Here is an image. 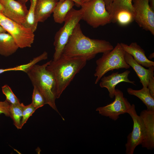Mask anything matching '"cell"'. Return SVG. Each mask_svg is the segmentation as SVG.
I'll list each match as a JSON object with an SVG mask.
<instances>
[{"label": "cell", "mask_w": 154, "mask_h": 154, "mask_svg": "<svg viewBox=\"0 0 154 154\" xmlns=\"http://www.w3.org/2000/svg\"><path fill=\"white\" fill-rule=\"evenodd\" d=\"M134 20L139 26L154 35V10L149 0H132Z\"/></svg>", "instance_id": "cell-9"}, {"label": "cell", "mask_w": 154, "mask_h": 154, "mask_svg": "<svg viewBox=\"0 0 154 154\" xmlns=\"http://www.w3.org/2000/svg\"><path fill=\"white\" fill-rule=\"evenodd\" d=\"M82 19L94 28L111 22V17L106 9L104 0H90L82 3Z\"/></svg>", "instance_id": "cell-6"}, {"label": "cell", "mask_w": 154, "mask_h": 154, "mask_svg": "<svg viewBox=\"0 0 154 154\" xmlns=\"http://www.w3.org/2000/svg\"></svg>", "instance_id": "cell-39"}, {"label": "cell", "mask_w": 154, "mask_h": 154, "mask_svg": "<svg viewBox=\"0 0 154 154\" xmlns=\"http://www.w3.org/2000/svg\"><path fill=\"white\" fill-rule=\"evenodd\" d=\"M154 53H152L150 54L149 57V59H151L153 58L154 57Z\"/></svg>", "instance_id": "cell-37"}, {"label": "cell", "mask_w": 154, "mask_h": 154, "mask_svg": "<svg viewBox=\"0 0 154 154\" xmlns=\"http://www.w3.org/2000/svg\"><path fill=\"white\" fill-rule=\"evenodd\" d=\"M150 2V5L152 8H154V0H149Z\"/></svg>", "instance_id": "cell-33"}, {"label": "cell", "mask_w": 154, "mask_h": 154, "mask_svg": "<svg viewBox=\"0 0 154 154\" xmlns=\"http://www.w3.org/2000/svg\"><path fill=\"white\" fill-rule=\"evenodd\" d=\"M127 92L129 94L135 96L140 99L147 107V110L154 111V97L151 96L147 87H143L139 90L128 88Z\"/></svg>", "instance_id": "cell-19"}, {"label": "cell", "mask_w": 154, "mask_h": 154, "mask_svg": "<svg viewBox=\"0 0 154 154\" xmlns=\"http://www.w3.org/2000/svg\"><path fill=\"white\" fill-rule=\"evenodd\" d=\"M19 48L13 37L6 32L0 33V55L8 57Z\"/></svg>", "instance_id": "cell-17"}, {"label": "cell", "mask_w": 154, "mask_h": 154, "mask_svg": "<svg viewBox=\"0 0 154 154\" xmlns=\"http://www.w3.org/2000/svg\"><path fill=\"white\" fill-rule=\"evenodd\" d=\"M87 61L82 58L67 57L63 54L56 61L50 60L46 68L52 74L56 82V99L60 97Z\"/></svg>", "instance_id": "cell-2"}, {"label": "cell", "mask_w": 154, "mask_h": 154, "mask_svg": "<svg viewBox=\"0 0 154 154\" xmlns=\"http://www.w3.org/2000/svg\"><path fill=\"white\" fill-rule=\"evenodd\" d=\"M0 25L14 38L19 48L31 47L35 39L34 33L0 13Z\"/></svg>", "instance_id": "cell-7"}, {"label": "cell", "mask_w": 154, "mask_h": 154, "mask_svg": "<svg viewBox=\"0 0 154 154\" xmlns=\"http://www.w3.org/2000/svg\"><path fill=\"white\" fill-rule=\"evenodd\" d=\"M37 0H30L31 5L25 21L22 25L25 27L31 29L34 33L38 25L35 19V9Z\"/></svg>", "instance_id": "cell-22"}, {"label": "cell", "mask_w": 154, "mask_h": 154, "mask_svg": "<svg viewBox=\"0 0 154 154\" xmlns=\"http://www.w3.org/2000/svg\"><path fill=\"white\" fill-rule=\"evenodd\" d=\"M6 32L5 30L0 25V33Z\"/></svg>", "instance_id": "cell-34"}, {"label": "cell", "mask_w": 154, "mask_h": 154, "mask_svg": "<svg viewBox=\"0 0 154 154\" xmlns=\"http://www.w3.org/2000/svg\"><path fill=\"white\" fill-rule=\"evenodd\" d=\"M3 9V6L0 2V13H1Z\"/></svg>", "instance_id": "cell-36"}, {"label": "cell", "mask_w": 154, "mask_h": 154, "mask_svg": "<svg viewBox=\"0 0 154 154\" xmlns=\"http://www.w3.org/2000/svg\"><path fill=\"white\" fill-rule=\"evenodd\" d=\"M3 9L1 13L9 19L23 25L25 22L28 10L26 4L15 0H1Z\"/></svg>", "instance_id": "cell-11"}, {"label": "cell", "mask_w": 154, "mask_h": 154, "mask_svg": "<svg viewBox=\"0 0 154 154\" xmlns=\"http://www.w3.org/2000/svg\"><path fill=\"white\" fill-rule=\"evenodd\" d=\"M23 105V103H21L17 105L10 104L9 105L10 117L13 120L14 125L18 129L22 127L21 121Z\"/></svg>", "instance_id": "cell-21"}, {"label": "cell", "mask_w": 154, "mask_h": 154, "mask_svg": "<svg viewBox=\"0 0 154 154\" xmlns=\"http://www.w3.org/2000/svg\"><path fill=\"white\" fill-rule=\"evenodd\" d=\"M31 103L37 109L46 104L45 100L43 96L35 87H33L32 102Z\"/></svg>", "instance_id": "cell-25"}, {"label": "cell", "mask_w": 154, "mask_h": 154, "mask_svg": "<svg viewBox=\"0 0 154 154\" xmlns=\"http://www.w3.org/2000/svg\"><path fill=\"white\" fill-rule=\"evenodd\" d=\"M58 2L56 0H37L35 19L37 23L43 22L53 13Z\"/></svg>", "instance_id": "cell-15"}, {"label": "cell", "mask_w": 154, "mask_h": 154, "mask_svg": "<svg viewBox=\"0 0 154 154\" xmlns=\"http://www.w3.org/2000/svg\"><path fill=\"white\" fill-rule=\"evenodd\" d=\"M74 5V2L72 0L58 1L53 13L54 22L62 23L69 12Z\"/></svg>", "instance_id": "cell-18"}, {"label": "cell", "mask_w": 154, "mask_h": 154, "mask_svg": "<svg viewBox=\"0 0 154 154\" xmlns=\"http://www.w3.org/2000/svg\"><path fill=\"white\" fill-rule=\"evenodd\" d=\"M114 48L108 41L91 39L86 36L79 23L65 46L62 54L67 57L80 58L88 61L94 58L98 54L110 51Z\"/></svg>", "instance_id": "cell-1"}, {"label": "cell", "mask_w": 154, "mask_h": 154, "mask_svg": "<svg viewBox=\"0 0 154 154\" xmlns=\"http://www.w3.org/2000/svg\"><path fill=\"white\" fill-rule=\"evenodd\" d=\"M48 57V53L44 51L38 56L34 58L29 63L16 66L17 71H23L25 73L30 68L36 64L37 63L42 60H45Z\"/></svg>", "instance_id": "cell-24"}, {"label": "cell", "mask_w": 154, "mask_h": 154, "mask_svg": "<svg viewBox=\"0 0 154 154\" xmlns=\"http://www.w3.org/2000/svg\"><path fill=\"white\" fill-rule=\"evenodd\" d=\"M130 72V71L126 70L121 73L117 72L107 76H103L101 79L100 86L101 88H107L109 92V97L113 98L116 92L115 87L119 83L124 82L135 85V81H131L128 78Z\"/></svg>", "instance_id": "cell-12"}, {"label": "cell", "mask_w": 154, "mask_h": 154, "mask_svg": "<svg viewBox=\"0 0 154 154\" xmlns=\"http://www.w3.org/2000/svg\"><path fill=\"white\" fill-rule=\"evenodd\" d=\"M57 1H63L64 0H56ZM74 1L75 3V5L78 7H81V5L82 4L81 3V0H72Z\"/></svg>", "instance_id": "cell-32"}, {"label": "cell", "mask_w": 154, "mask_h": 154, "mask_svg": "<svg viewBox=\"0 0 154 154\" xmlns=\"http://www.w3.org/2000/svg\"><path fill=\"white\" fill-rule=\"evenodd\" d=\"M120 44L123 50L130 54L139 64L148 68L154 66V62L147 57L144 50L136 42H132L129 45L122 42Z\"/></svg>", "instance_id": "cell-14"}, {"label": "cell", "mask_w": 154, "mask_h": 154, "mask_svg": "<svg viewBox=\"0 0 154 154\" xmlns=\"http://www.w3.org/2000/svg\"><path fill=\"white\" fill-rule=\"evenodd\" d=\"M2 90L3 94L6 96V100L9 104L17 105L21 103L19 99L8 85L5 84L2 86Z\"/></svg>", "instance_id": "cell-26"}, {"label": "cell", "mask_w": 154, "mask_h": 154, "mask_svg": "<svg viewBox=\"0 0 154 154\" xmlns=\"http://www.w3.org/2000/svg\"><path fill=\"white\" fill-rule=\"evenodd\" d=\"M127 113L131 117L133 122V130L128 135L125 143L126 154H133L136 147L141 145L145 136V126L143 121L138 116L136 111L135 105L131 107Z\"/></svg>", "instance_id": "cell-8"}, {"label": "cell", "mask_w": 154, "mask_h": 154, "mask_svg": "<svg viewBox=\"0 0 154 154\" xmlns=\"http://www.w3.org/2000/svg\"><path fill=\"white\" fill-rule=\"evenodd\" d=\"M133 14L125 10L119 11L116 15L112 23L117 22L122 26H125L132 22L133 21Z\"/></svg>", "instance_id": "cell-23"}, {"label": "cell", "mask_w": 154, "mask_h": 154, "mask_svg": "<svg viewBox=\"0 0 154 154\" xmlns=\"http://www.w3.org/2000/svg\"><path fill=\"white\" fill-rule=\"evenodd\" d=\"M140 116L144 122L145 132V138L141 145L143 147L152 150L154 148V111L143 110Z\"/></svg>", "instance_id": "cell-13"}, {"label": "cell", "mask_w": 154, "mask_h": 154, "mask_svg": "<svg viewBox=\"0 0 154 154\" xmlns=\"http://www.w3.org/2000/svg\"><path fill=\"white\" fill-rule=\"evenodd\" d=\"M125 10L133 14L134 10L132 0H113L108 11L111 17V22L113 21L117 13L119 11Z\"/></svg>", "instance_id": "cell-20"}, {"label": "cell", "mask_w": 154, "mask_h": 154, "mask_svg": "<svg viewBox=\"0 0 154 154\" xmlns=\"http://www.w3.org/2000/svg\"><path fill=\"white\" fill-rule=\"evenodd\" d=\"M113 0H104L106 8L108 11L110 9L111 5Z\"/></svg>", "instance_id": "cell-31"}, {"label": "cell", "mask_w": 154, "mask_h": 154, "mask_svg": "<svg viewBox=\"0 0 154 154\" xmlns=\"http://www.w3.org/2000/svg\"><path fill=\"white\" fill-rule=\"evenodd\" d=\"M154 69L152 70L150 74L147 85V88L149 89L151 96L154 97Z\"/></svg>", "instance_id": "cell-29"}, {"label": "cell", "mask_w": 154, "mask_h": 154, "mask_svg": "<svg viewBox=\"0 0 154 154\" xmlns=\"http://www.w3.org/2000/svg\"><path fill=\"white\" fill-rule=\"evenodd\" d=\"M50 60L42 65L36 64L29 68L27 74L33 87L36 88L43 96L46 104H48L60 115L56 106V84L52 74L46 68Z\"/></svg>", "instance_id": "cell-3"}, {"label": "cell", "mask_w": 154, "mask_h": 154, "mask_svg": "<svg viewBox=\"0 0 154 154\" xmlns=\"http://www.w3.org/2000/svg\"><path fill=\"white\" fill-rule=\"evenodd\" d=\"M114 97V101L105 106L97 108L96 111L101 115L116 121L120 115L127 113L131 105L124 97L122 92L119 89H116Z\"/></svg>", "instance_id": "cell-10"}, {"label": "cell", "mask_w": 154, "mask_h": 154, "mask_svg": "<svg viewBox=\"0 0 154 154\" xmlns=\"http://www.w3.org/2000/svg\"><path fill=\"white\" fill-rule=\"evenodd\" d=\"M17 71L16 66L14 67L0 69V74L6 72Z\"/></svg>", "instance_id": "cell-30"}, {"label": "cell", "mask_w": 154, "mask_h": 154, "mask_svg": "<svg viewBox=\"0 0 154 154\" xmlns=\"http://www.w3.org/2000/svg\"><path fill=\"white\" fill-rule=\"evenodd\" d=\"M124 57L126 63L136 72L143 87H147L150 74L152 70L154 69V66L149 67L148 69H146L137 62L130 54L126 52Z\"/></svg>", "instance_id": "cell-16"}, {"label": "cell", "mask_w": 154, "mask_h": 154, "mask_svg": "<svg viewBox=\"0 0 154 154\" xmlns=\"http://www.w3.org/2000/svg\"><path fill=\"white\" fill-rule=\"evenodd\" d=\"M37 110L31 103L27 106L24 104L23 107L22 117L21 124L22 127L26 123L29 117Z\"/></svg>", "instance_id": "cell-27"}, {"label": "cell", "mask_w": 154, "mask_h": 154, "mask_svg": "<svg viewBox=\"0 0 154 154\" xmlns=\"http://www.w3.org/2000/svg\"><path fill=\"white\" fill-rule=\"evenodd\" d=\"M125 52L120 43H118L112 50L103 53L102 56L96 61L97 66L94 74L96 77L95 84H97L101 78L109 71L130 68V66L125 60Z\"/></svg>", "instance_id": "cell-4"}, {"label": "cell", "mask_w": 154, "mask_h": 154, "mask_svg": "<svg viewBox=\"0 0 154 154\" xmlns=\"http://www.w3.org/2000/svg\"><path fill=\"white\" fill-rule=\"evenodd\" d=\"M83 10H78L73 8L67 14L64 25L56 33L54 38V46L55 52L53 60L58 59L62 54L65 46L76 25L82 19Z\"/></svg>", "instance_id": "cell-5"}, {"label": "cell", "mask_w": 154, "mask_h": 154, "mask_svg": "<svg viewBox=\"0 0 154 154\" xmlns=\"http://www.w3.org/2000/svg\"><path fill=\"white\" fill-rule=\"evenodd\" d=\"M29 0H17V1L21 2L22 3L26 4V3Z\"/></svg>", "instance_id": "cell-35"}, {"label": "cell", "mask_w": 154, "mask_h": 154, "mask_svg": "<svg viewBox=\"0 0 154 154\" xmlns=\"http://www.w3.org/2000/svg\"><path fill=\"white\" fill-rule=\"evenodd\" d=\"M90 0H81V3H82L87 2Z\"/></svg>", "instance_id": "cell-38"}, {"label": "cell", "mask_w": 154, "mask_h": 154, "mask_svg": "<svg viewBox=\"0 0 154 154\" xmlns=\"http://www.w3.org/2000/svg\"><path fill=\"white\" fill-rule=\"evenodd\" d=\"M9 104L5 100L0 101V114H3L6 116L10 117Z\"/></svg>", "instance_id": "cell-28"}]
</instances>
